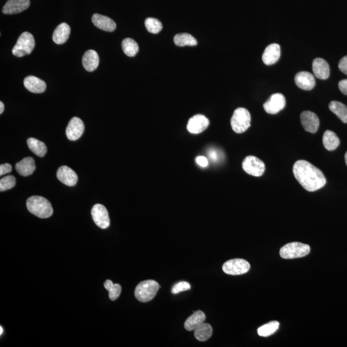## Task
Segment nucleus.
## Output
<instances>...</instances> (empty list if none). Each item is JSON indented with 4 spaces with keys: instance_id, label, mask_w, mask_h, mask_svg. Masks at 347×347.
I'll list each match as a JSON object with an SVG mask.
<instances>
[{
    "instance_id": "nucleus-20",
    "label": "nucleus",
    "mask_w": 347,
    "mask_h": 347,
    "mask_svg": "<svg viewBox=\"0 0 347 347\" xmlns=\"http://www.w3.org/2000/svg\"><path fill=\"white\" fill-rule=\"evenodd\" d=\"M24 86L29 92L34 94H41L45 92V82L35 76H29L24 79Z\"/></svg>"
},
{
    "instance_id": "nucleus-36",
    "label": "nucleus",
    "mask_w": 347,
    "mask_h": 347,
    "mask_svg": "<svg viewBox=\"0 0 347 347\" xmlns=\"http://www.w3.org/2000/svg\"><path fill=\"white\" fill-rule=\"evenodd\" d=\"M339 69L344 74L347 75V56L343 58L338 64Z\"/></svg>"
},
{
    "instance_id": "nucleus-41",
    "label": "nucleus",
    "mask_w": 347,
    "mask_h": 347,
    "mask_svg": "<svg viewBox=\"0 0 347 347\" xmlns=\"http://www.w3.org/2000/svg\"><path fill=\"white\" fill-rule=\"evenodd\" d=\"M345 160H346V165H347V151L345 155Z\"/></svg>"
},
{
    "instance_id": "nucleus-38",
    "label": "nucleus",
    "mask_w": 347,
    "mask_h": 347,
    "mask_svg": "<svg viewBox=\"0 0 347 347\" xmlns=\"http://www.w3.org/2000/svg\"><path fill=\"white\" fill-rule=\"evenodd\" d=\"M339 88L342 94L347 96V79H344L341 80L338 84Z\"/></svg>"
},
{
    "instance_id": "nucleus-16",
    "label": "nucleus",
    "mask_w": 347,
    "mask_h": 347,
    "mask_svg": "<svg viewBox=\"0 0 347 347\" xmlns=\"http://www.w3.org/2000/svg\"><path fill=\"white\" fill-rule=\"evenodd\" d=\"M57 177L60 182L70 187L75 186L78 181L77 174L67 166H62L58 168Z\"/></svg>"
},
{
    "instance_id": "nucleus-14",
    "label": "nucleus",
    "mask_w": 347,
    "mask_h": 347,
    "mask_svg": "<svg viewBox=\"0 0 347 347\" xmlns=\"http://www.w3.org/2000/svg\"><path fill=\"white\" fill-rule=\"evenodd\" d=\"M30 4V0H8L2 12L5 15H15L27 10Z\"/></svg>"
},
{
    "instance_id": "nucleus-33",
    "label": "nucleus",
    "mask_w": 347,
    "mask_h": 347,
    "mask_svg": "<svg viewBox=\"0 0 347 347\" xmlns=\"http://www.w3.org/2000/svg\"><path fill=\"white\" fill-rule=\"evenodd\" d=\"M145 25L147 31L152 34H158L163 29V25L158 19L148 18L145 19Z\"/></svg>"
},
{
    "instance_id": "nucleus-31",
    "label": "nucleus",
    "mask_w": 347,
    "mask_h": 347,
    "mask_svg": "<svg viewBox=\"0 0 347 347\" xmlns=\"http://www.w3.org/2000/svg\"><path fill=\"white\" fill-rule=\"evenodd\" d=\"M104 288L109 291V297L111 300H116L120 295L122 287L120 284H114L112 280H107L104 282Z\"/></svg>"
},
{
    "instance_id": "nucleus-37",
    "label": "nucleus",
    "mask_w": 347,
    "mask_h": 347,
    "mask_svg": "<svg viewBox=\"0 0 347 347\" xmlns=\"http://www.w3.org/2000/svg\"><path fill=\"white\" fill-rule=\"evenodd\" d=\"M13 170V167L9 163H5L0 165V175L6 174L11 173Z\"/></svg>"
},
{
    "instance_id": "nucleus-40",
    "label": "nucleus",
    "mask_w": 347,
    "mask_h": 347,
    "mask_svg": "<svg viewBox=\"0 0 347 347\" xmlns=\"http://www.w3.org/2000/svg\"><path fill=\"white\" fill-rule=\"evenodd\" d=\"M4 112V104L2 102H0V114H3Z\"/></svg>"
},
{
    "instance_id": "nucleus-24",
    "label": "nucleus",
    "mask_w": 347,
    "mask_h": 347,
    "mask_svg": "<svg viewBox=\"0 0 347 347\" xmlns=\"http://www.w3.org/2000/svg\"><path fill=\"white\" fill-rule=\"evenodd\" d=\"M205 313L201 310H197L185 321L184 325L185 329L188 331L194 330L197 327L205 322Z\"/></svg>"
},
{
    "instance_id": "nucleus-2",
    "label": "nucleus",
    "mask_w": 347,
    "mask_h": 347,
    "mask_svg": "<svg viewBox=\"0 0 347 347\" xmlns=\"http://www.w3.org/2000/svg\"><path fill=\"white\" fill-rule=\"evenodd\" d=\"M27 209L32 214L42 219L50 217L53 214V208L50 201L43 197L34 195L27 201Z\"/></svg>"
},
{
    "instance_id": "nucleus-8",
    "label": "nucleus",
    "mask_w": 347,
    "mask_h": 347,
    "mask_svg": "<svg viewBox=\"0 0 347 347\" xmlns=\"http://www.w3.org/2000/svg\"><path fill=\"white\" fill-rule=\"evenodd\" d=\"M242 167L245 172L255 177L261 176L266 170L263 161L253 156L246 157L243 161Z\"/></svg>"
},
{
    "instance_id": "nucleus-32",
    "label": "nucleus",
    "mask_w": 347,
    "mask_h": 347,
    "mask_svg": "<svg viewBox=\"0 0 347 347\" xmlns=\"http://www.w3.org/2000/svg\"><path fill=\"white\" fill-rule=\"evenodd\" d=\"M279 322L273 321L260 327L258 328V334L262 337H268L274 334L279 328Z\"/></svg>"
},
{
    "instance_id": "nucleus-30",
    "label": "nucleus",
    "mask_w": 347,
    "mask_h": 347,
    "mask_svg": "<svg viewBox=\"0 0 347 347\" xmlns=\"http://www.w3.org/2000/svg\"><path fill=\"white\" fill-rule=\"evenodd\" d=\"M123 51L129 57H134L139 51L138 43L131 38H126L122 43Z\"/></svg>"
},
{
    "instance_id": "nucleus-26",
    "label": "nucleus",
    "mask_w": 347,
    "mask_h": 347,
    "mask_svg": "<svg viewBox=\"0 0 347 347\" xmlns=\"http://www.w3.org/2000/svg\"><path fill=\"white\" fill-rule=\"evenodd\" d=\"M213 328L209 324L203 323L194 330L195 338L199 342H206L211 338Z\"/></svg>"
},
{
    "instance_id": "nucleus-19",
    "label": "nucleus",
    "mask_w": 347,
    "mask_h": 347,
    "mask_svg": "<svg viewBox=\"0 0 347 347\" xmlns=\"http://www.w3.org/2000/svg\"><path fill=\"white\" fill-rule=\"evenodd\" d=\"M280 57V47L278 44H270L264 50L262 60L266 65H272L278 61Z\"/></svg>"
},
{
    "instance_id": "nucleus-13",
    "label": "nucleus",
    "mask_w": 347,
    "mask_h": 347,
    "mask_svg": "<svg viewBox=\"0 0 347 347\" xmlns=\"http://www.w3.org/2000/svg\"><path fill=\"white\" fill-rule=\"evenodd\" d=\"M301 124L305 130L310 133H316L320 126V120L314 113L305 111L300 116Z\"/></svg>"
},
{
    "instance_id": "nucleus-6",
    "label": "nucleus",
    "mask_w": 347,
    "mask_h": 347,
    "mask_svg": "<svg viewBox=\"0 0 347 347\" xmlns=\"http://www.w3.org/2000/svg\"><path fill=\"white\" fill-rule=\"evenodd\" d=\"M309 246L298 242L288 244L282 247L280 251L281 257L285 259L304 257L310 253Z\"/></svg>"
},
{
    "instance_id": "nucleus-15",
    "label": "nucleus",
    "mask_w": 347,
    "mask_h": 347,
    "mask_svg": "<svg viewBox=\"0 0 347 347\" xmlns=\"http://www.w3.org/2000/svg\"><path fill=\"white\" fill-rule=\"evenodd\" d=\"M294 81L298 88L306 91L312 90L316 84L313 75L308 72L298 73L294 77Z\"/></svg>"
},
{
    "instance_id": "nucleus-27",
    "label": "nucleus",
    "mask_w": 347,
    "mask_h": 347,
    "mask_svg": "<svg viewBox=\"0 0 347 347\" xmlns=\"http://www.w3.org/2000/svg\"><path fill=\"white\" fill-rule=\"evenodd\" d=\"M27 145L30 151L38 156L43 158L47 152V147L43 142L38 139L30 138L27 140Z\"/></svg>"
},
{
    "instance_id": "nucleus-3",
    "label": "nucleus",
    "mask_w": 347,
    "mask_h": 347,
    "mask_svg": "<svg viewBox=\"0 0 347 347\" xmlns=\"http://www.w3.org/2000/svg\"><path fill=\"white\" fill-rule=\"evenodd\" d=\"M160 288L158 282L153 280H147L141 282L135 289V295L136 299L141 302H148L156 295Z\"/></svg>"
},
{
    "instance_id": "nucleus-9",
    "label": "nucleus",
    "mask_w": 347,
    "mask_h": 347,
    "mask_svg": "<svg viewBox=\"0 0 347 347\" xmlns=\"http://www.w3.org/2000/svg\"><path fill=\"white\" fill-rule=\"evenodd\" d=\"M92 216L95 223L102 229L110 227V219L106 207L100 204H96L92 209Z\"/></svg>"
},
{
    "instance_id": "nucleus-7",
    "label": "nucleus",
    "mask_w": 347,
    "mask_h": 347,
    "mask_svg": "<svg viewBox=\"0 0 347 347\" xmlns=\"http://www.w3.org/2000/svg\"><path fill=\"white\" fill-rule=\"evenodd\" d=\"M250 269V264L246 260L235 259L228 260L223 266L226 274L231 275H240L247 273Z\"/></svg>"
},
{
    "instance_id": "nucleus-23",
    "label": "nucleus",
    "mask_w": 347,
    "mask_h": 347,
    "mask_svg": "<svg viewBox=\"0 0 347 347\" xmlns=\"http://www.w3.org/2000/svg\"><path fill=\"white\" fill-rule=\"evenodd\" d=\"M70 32H71V30L67 23L60 24L54 30L52 39L54 43L58 44L66 43L70 37Z\"/></svg>"
},
{
    "instance_id": "nucleus-5",
    "label": "nucleus",
    "mask_w": 347,
    "mask_h": 347,
    "mask_svg": "<svg viewBox=\"0 0 347 347\" xmlns=\"http://www.w3.org/2000/svg\"><path fill=\"white\" fill-rule=\"evenodd\" d=\"M35 47V40L32 34L23 32L18 38L17 43L13 48V54L16 57L21 58L29 55Z\"/></svg>"
},
{
    "instance_id": "nucleus-35",
    "label": "nucleus",
    "mask_w": 347,
    "mask_h": 347,
    "mask_svg": "<svg viewBox=\"0 0 347 347\" xmlns=\"http://www.w3.org/2000/svg\"><path fill=\"white\" fill-rule=\"evenodd\" d=\"M191 289V285L189 282H180L173 286L172 292L173 294H178L179 292L186 291Z\"/></svg>"
},
{
    "instance_id": "nucleus-39",
    "label": "nucleus",
    "mask_w": 347,
    "mask_h": 347,
    "mask_svg": "<svg viewBox=\"0 0 347 347\" xmlns=\"http://www.w3.org/2000/svg\"><path fill=\"white\" fill-rule=\"evenodd\" d=\"M196 162L199 166L202 167H206L209 165V161H208L207 158H206L204 156H198L196 158Z\"/></svg>"
},
{
    "instance_id": "nucleus-21",
    "label": "nucleus",
    "mask_w": 347,
    "mask_h": 347,
    "mask_svg": "<svg viewBox=\"0 0 347 347\" xmlns=\"http://www.w3.org/2000/svg\"><path fill=\"white\" fill-rule=\"evenodd\" d=\"M82 64L87 71H95L99 64V57L97 52L94 50H88L82 58Z\"/></svg>"
},
{
    "instance_id": "nucleus-28",
    "label": "nucleus",
    "mask_w": 347,
    "mask_h": 347,
    "mask_svg": "<svg viewBox=\"0 0 347 347\" xmlns=\"http://www.w3.org/2000/svg\"><path fill=\"white\" fill-rule=\"evenodd\" d=\"M330 110L336 115L343 122L347 124V106L338 101H332L328 106Z\"/></svg>"
},
{
    "instance_id": "nucleus-25",
    "label": "nucleus",
    "mask_w": 347,
    "mask_h": 347,
    "mask_svg": "<svg viewBox=\"0 0 347 347\" xmlns=\"http://www.w3.org/2000/svg\"><path fill=\"white\" fill-rule=\"evenodd\" d=\"M323 144L327 150L332 151L338 148L340 144V140L336 133L328 130L323 136Z\"/></svg>"
},
{
    "instance_id": "nucleus-17",
    "label": "nucleus",
    "mask_w": 347,
    "mask_h": 347,
    "mask_svg": "<svg viewBox=\"0 0 347 347\" xmlns=\"http://www.w3.org/2000/svg\"><path fill=\"white\" fill-rule=\"evenodd\" d=\"M312 70L314 76L322 80H326L330 76V68L328 62L324 58H316L312 62Z\"/></svg>"
},
{
    "instance_id": "nucleus-1",
    "label": "nucleus",
    "mask_w": 347,
    "mask_h": 347,
    "mask_svg": "<svg viewBox=\"0 0 347 347\" xmlns=\"http://www.w3.org/2000/svg\"><path fill=\"white\" fill-rule=\"evenodd\" d=\"M292 171L296 180L307 191L315 192L326 184L324 173L306 160L296 161Z\"/></svg>"
},
{
    "instance_id": "nucleus-4",
    "label": "nucleus",
    "mask_w": 347,
    "mask_h": 347,
    "mask_svg": "<svg viewBox=\"0 0 347 347\" xmlns=\"http://www.w3.org/2000/svg\"><path fill=\"white\" fill-rule=\"evenodd\" d=\"M251 120L250 112L246 109H236L231 121L232 130L238 134L245 133L251 126Z\"/></svg>"
},
{
    "instance_id": "nucleus-11",
    "label": "nucleus",
    "mask_w": 347,
    "mask_h": 347,
    "mask_svg": "<svg viewBox=\"0 0 347 347\" xmlns=\"http://www.w3.org/2000/svg\"><path fill=\"white\" fill-rule=\"evenodd\" d=\"M209 119L203 115H196L189 119L187 124V130L191 134H199L203 132L209 126Z\"/></svg>"
},
{
    "instance_id": "nucleus-10",
    "label": "nucleus",
    "mask_w": 347,
    "mask_h": 347,
    "mask_svg": "<svg viewBox=\"0 0 347 347\" xmlns=\"http://www.w3.org/2000/svg\"><path fill=\"white\" fill-rule=\"evenodd\" d=\"M286 103V98L283 95L275 94L264 103V109L267 114L275 115L285 108Z\"/></svg>"
},
{
    "instance_id": "nucleus-18",
    "label": "nucleus",
    "mask_w": 347,
    "mask_h": 347,
    "mask_svg": "<svg viewBox=\"0 0 347 347\" xmlns=\"http://www.w3.org/2000/svg\"><path fill=\"white\" fill-rule=\"evenodd\" d=\"M92 20L94 25L98 29L106 32H114L116 29V22L107 16L95 14Z\"/></svg>"
},
{
    "instance_id": "nucleus-34",
    "label": "nucleus",
    "mask_w": 347,
    "mask_h": 347,
    "mask_svg": "<svg viewBox=\"0 0 347 347\" xmlns=\"http://www.w3.org/2000/svg\"><path fill=\"white\" fill-rule=\"evenodd\" d=\"M16 178L13 175H7L0 180V191L4 192L13 189L16 185Z\"/></svg>"
},
{
    "instance_id": "nucleus-12",
    "label": "nucleus",
    "mask_w": 347,
    "mask_h": 347,
    "mask_svg": "<svg viewBox=\"0 0 347 347\" xmlns=\"http://www.w3.org/2000/svg\"><path fill=\"white\" fill-rule=\"evenodd\" d=\"M84 129L85 127L81 119L78 117H74L70 121L66 128V136L71 141L78 140L83 134Z\"/></svg>"
},
{
    "instance_id": "nucleus-22",
    "label": "nucleus",
    "mask_w": 347,
    "mask_h": 347,
    "mask_svg": "<svg viewBox=\"0 0 347 347\" xmlns=\"http://www.w3.org/2000/svg\"><path fill=\"white\" fill-rule=\"evenodd\" d=\"M16 170L23 176H29L36 170L35 161L32 157H27L16 163Z\"/></svg>"
},
{
    "instance_id": "nucleus-42",
    "label": "nucleus",
    "mask_w": 347,
    "mask_h": 347,
    "mask_svg": "<svg viewBox=\"0 0 347 347\" xmlns=\"http://www.w3.org/2000/svg\"><path fill=\"white\" fill-rule=\"evenodd\" d=\"M0 330H1V332H0V334L1 335V334H2V332H3V328H2L1 327V328H0Z\"/></svg>"
},
{
    "instance_id": "nucleus-29",
    "label": "nucleus",
    "mask_w": 347,
    "mask_h": 347,
    "mask_svg": "<svg viewBox=\"0 0 347 347\" xmlns=\"http://www.w3.org/2000/svg\"><path fill=\"white\" fill-rule=\"evenodd\" d=\"M175 45L178 46H195L197 44V40L191 34L181 33L176 34L174 38Z\"/></svg>"
}]
</instances>
